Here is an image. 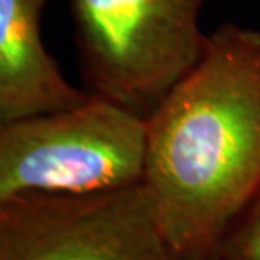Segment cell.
<instances>
[{
	"instance_id": "obj_5",
	"label": "cell",
	"mask_w": 260,
	"mask_h": 260,
	"mask_svg": "<svg viewBox=\"0 0 260 260\" xmlns=\"http://www.w3.org/2000/svg\"><path fill=\"white\" fill-rule=\"evenodd\" d=\"M47 0H0V123L69 109L92 94L60 73L41 36Z\"/></svg>"
},
{
	"instance_id": "obj_2",
	"label": "cell",
	"mask_w": 260,
	"mask_h": 260,
	"mask_svg": "<svg viewBox=\"0 0 260 260\" xmlns=\"http://www.w3.org/2000/svg\"><path fill=\"white\" fill-rule=\"evenodd\" d=\"M205 0H71L89 92L146 119L198 62Z\"/></svg>"
},
{
	"instance_id": "obj_3",
	"label": "cell",
	"mask_w": 260,
	"mask_h": 260,
	"mask_svg": "<svg viewBox=\"0 0 260 260\" xmlns=\"http://www.w3.org/2000/svg\"><path fill=\"white\" fill-rule=\"evenodd\" d=\"M92 94V92H91ZM146 119L92 96L0 123V202L22 193H91L143 180Z\"/></svg>"
},
{
	"instance_id": "obj_6",
	"label": "cell",
	"mask_w": 260,
	"mask_h": 260,
	"mask_svg": "<svg viewBox=\"0 0 260 260\" xmlns=\"http://www.w3.org/2000/svg\"><path fill=\"white\" fill-rule=\"evenodd\" d=\"M215 253L223 260H260V190L232 223Z\"/></svg>"
},
{
	"instance_id": "obj_4",
	"label": "cell",
	"mask_w": 260,
	"mask_h": 260,
	"mask_svg": "<svg viewBox=\"0 0 260 260\" xmlns=\"http://www.w3.org/2000/svg\"><path fill=\"white\" fill-rule=\"evenodd\" d=\"M0 260H175L138 183L0 202Z\"/></svg>"
},
{
	"instance_id": "obj_1",
	"label": "cell",
	"mask_w": 260,
	"mask_h": 260,
	"mask_svg": "<svg viewBox=\"0 0 260 260\" xmlns=\"http://www.w3.org/2000/svg\"><path fill=\"white\" fill-rule=\"evenodd\" d=\"M143 185L175 260H202L260 190V30L215 29L146 118Z\"/></svg>"
}]
</instances>
